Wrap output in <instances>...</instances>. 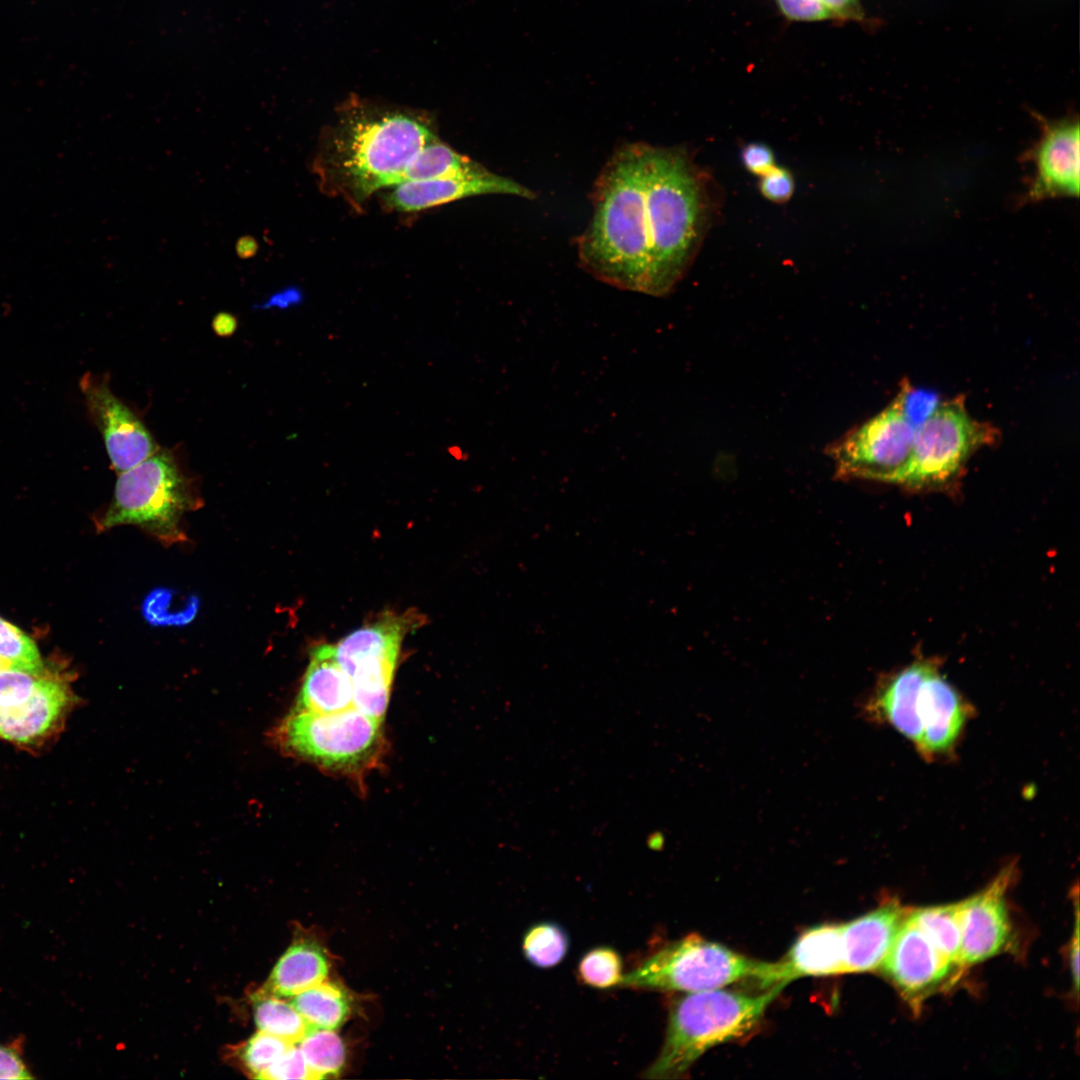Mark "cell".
<instances>
[{
	"mask_svg": "<svg viewBox=\"0 0 1080 1080\" xmlns=\"http://www.w3.org/2000/svg\"><path fill=\"white\" fill-rule=\"evenodd\" d=\"M1079 927H1078V905L1076 904V924L1074 932V942L1070 951L1071 971L1073 976L1074 986L1076 991L1079 987Z\"/></svg>",
	"mask_w": 1080,
	"mask_h": 1080,
	"instance_id": "cell-41",
	"label": "cell"
},
{
	"mask_svg": "<svg viewBox=\"0 0 1080 1080\" xmlns=\"http://www.w3.org/2000/svg\"><path fill=\"white\" fill-rule=\"evenodd\" d=\"M578 976L584 984L598 989L621 984L624 976L621 956L609 946L595 947L580 959Z\"/></svg>",
	"mask_w": 1080,
	"mask_h": 1080,
	"instance_id": "cell-27",
	"label": "cell"
},
{
	"mask_svg": "<svg viewBox=\"0 0 1080 1080\" xmlns=\"http://www.w3.org/2000/svg\"><path fill=\"white\" fill-rule=\"evenodd\" d=\"M46 670L28 671L17 668L0 670V710L25 701L37 688Z\"/></svg>",
	"mask_w": 1080,
	"mask_h": 1080,
	"instance_id": "cell-31",
	"label": "cell"
},
{
	"mask_svg": "<svg viewBox=\"0 0 1080 1080\" xmlns=\"http://www.w3.org/2000/svg\"><path fill=\"white\" fill-rule=\"evenodd\" d=\"M212 328L218 336H231L237 328V319L231 313L219 312L213 318Z\"/></svg>",
	"mask_w": 1080,
	"mask_h": 1080,
	"instance_id": "cell-40",
	"label": "cell"
},
{
	"mask_svg": "<svg viewBox=\"0 0 1080 1080\" xmlns=\"http://www.w3.org/2000/svg\"><path fill=\"white\" fill-rule=\"evenodd\" d=\"M410 614L385 612L334 645L335 658L349 676L353 705L383 721L401 642L415 622Z\"/></svg>",
	"mask_w": 1080,
	"mask_h": 1080,
	"instance_id": "cell-9",
	"label": "cell"
},
{
	"mask_svg": "<svg viewBox=\"0 0 1080 1080\" xmlns=\"http://www.w3.org/2000/svg\"><path fill=\"white\" fill-rule=\"evenodd\" d=\"M569 938L566 931L554 922H539L527 929L522 939L525 958L538 968H551L567 954Z\"/></svg>",
	"mask_w": 1080,
	"mask_h": 1080,
	"instance_id": "cell-26",
	"label": "cell"
},
{
	"mask_svg": "<svg viewBox=\"0 0 1080 1080\" xmlns=\"http://www.w3.org/2000/svg\"><path fill=\"white\" fill-rule=\"evenodd\" d=\"M198 600L193 596L179 597L167 589L153 591L145 599L143 612L154 625H178L189 623L197 612Z\"/></svg>",
	"mask_w": 1080,
	"mask_h": 1080,
	"instance_id": "cell-28",
	"label": "cell"
},
{
	"mask_svg": "<svg viewBox=\"0 0 1080 1080\" xmlns=\"http://www.w3.org/2000/svg\"><path fill=\"white\" fill-rule=\"evenodd\" d=\"M1039 137L1023 154L1032 176L1022 203L1079 194V121L1077 117L1048 120L1036 115Z\"/></svg>",
	"mask_w": 1080,
	"mask_h": 1080,
	"instance_id": "cell-11",
	"label": "cell"
},
{
	"mask_svg": "<svg viewBox=\"0 0 1080 1080\" xmlns=\"http://www.w3.org/2000/svg\"><path fill=\"white\" fill-rule=\"evenodd\" d=\"M747 979L766 989L780 985L777 962L758 961L698 935H688L650 954L624 974L621 985L693 993Z\"/></svg>",
	"mask_w": 1080,
	"mask_h": 1080,
	"instance_id": "cell-5",
	"label": "cell"
},
{
	"mask_svg": "<svg viewBox=\"0 0 1080 1080\" xmlns=\"http://www.w3.org/2000/svg\"><path fill=\"white\" fill-rule=\"evenodd\" d=\"M304 291L295 285H289L273 292L264 302L255 304V310H288L304 302Z\"/></svg>",
	"mask_w": 1080,
	"mask_h": 1080,
	"instance_id": "cell-38",
	"label": "cell"
},
{
	"mask_svg": "<svg viewBox=\"0 0 1080 1080\" xmlns=\"http://www.w3.org/2000/svg\"><path fill=\"white\" fill-rule=\"evenodd\" d=\"M863 712L895 728L922 757L933 760L952 751L972 708L936 664L916 661L881 681Z\"/></svg>",
	"mask_w": 1080,
	"mask_h": 1080,
	"instance_id": "cell-3",
	"label": "cell"
},
{
	"mask_svg": "<svg viewBox=\"0 0 1080 1080\" xmlns=\"http://www.w3.org/2000/svg\"><path fill=\"white\" fill-rule=\"evenodd\" d=\"M71 703L67 681L46 670L25 701L0 710V738L17 744L38 742L54 730Z\"/></svg>",
	"mask_w": 1080,
	"mask_h": 1080,
	"instance_id": "cell-16",
	"label": "cell"
},
{
	"mask_svg": "<svg viewBox=\"0 0 1080 1080\" xmlns=\"http://www.w3.org/2000/svg\"><path fill=\"white\" fill-rule=\"evenodd\" d=\"M957 967L908 911L881 969L906 999L915 1002L936 990Z\"/></svg>",
	"mask_w": 1080,
	"mask_h": 1080,
	"instance_id": "cell-14",
	"label": "cell"
},
{
	"mask_svg": "<svg viewBox=\"0 0 1080 1080\" xmlns=\"http://www.w3.org/2000/svg\"><path fill=\"white\" fill-rule=\"evenodd\" d=\"M760 178V192L766 199L784 203L792 197L794 179L787 169L776 165Z\"/></svg>",
	"mask_w": 1080,
	"mask_h": 1080,
	"instance_id": "cell-36",
	"label": "cell"
},
{
	"mask_svg": "<svg viewBox=\"0 0 1080 1080\" xmlns=\"http://www.w3.org/2000/svg\"><path fill=\"white\" fill-rule=\"evenodd\" d=\"M328 971L323 948L313 940H297L279 958L263 990L279 997H293L326 980Z\"/></svg>",
	"mask_w": 1080,
	"mask_h": 1080,
	"instance_id": "cell-20",
	"label": "cell"
},
{
	"mask_svg": "<svg viewBox=\"0 0 1080 1080\" xmlns=\"http://www.w3.org/2000/svg\"><path fill=\"white\" fill-rule=\"evenodd\" d=\"M235 251L237 256L241 259L252 258L258 252V242L251 235H243L237 239Z\"/></svg>",
	"mask_w": 1080,
	"mask_h": 1080,
	"instance_id": "cell-42",
	"label": "cell"
},
{
	"mask_svg": "<svg viewBox=\"0 0 1080 1080\" xmlns=\"http://www.w3.org/2000/svg\"><path fill=\"white\" fill-rule=\"evenodd\" d=\"M270 1080H315L300 1049L291 1045L280 1057L270 1064L258 1077Z\"/></svg>",
	"mask_w": 1080,
	"mask_h": 1080,
	"instance_id": "cell-33",
	"label": "cell"
},
{
	"mask_svg": "<svg viewBox=\"0 0 1080 1080\" xmlns=\"http://www.w3.org/2000/svg\"><path fill=\"white\" fill-rule=\"evenodd\" d=\"M487 171V168L458 153L437 137L423 146L413 157L402 172L398 185L478 175Z\"/></svg>",
	"mask_w": 1080,
	"mask_h": 1080,
	"instance_id": "cell-21",
	"label": "cell"
},
{
	"mask_svg": "<svg viewBox=\"0 0 1080 1080\" xmlns=\"http://www.w3.org/2000/svg\"><path fill=\"white\" fill-rule=\"evenodd\" d=\"M351 707H354L351 680L335 658L334 645L314 647L295 708L329 714Z\"/></svg>",
	"mask_w": 1080,
	"mask_h": 1080,
	"instance_id": "cell-19",
	"label": "cell"
},
{
	"mask_svg": "<svg viewBox=\"0 0 1080 1080\" xmlns=\"http://www.w3.org/2000/svg\"><path fill=\"white\" fill-rule=\"evenodd\" d=\"M0 658L10 667L41 671L44 665L34 641L0 616Z\"/></svg>",
	"mask_w": 1080,
	"mask_h": 1080,
	"instance_id": "cell-29",
	"label": "cell"
},
{
	"mask_svg": "<svg viewBox=\"0 0 1080 1080\" xmlns=\"http://www.w3.org/2000/svg\"><path fill=\"white\" fill-rule=\"evenodd\" d=\"M388 189L382 197L384 206L399 213L418 212L485 194L513 195L528 199L535 197L529 188L489 170L478 175L402 183Z\"/></svg>",
	"mask_w": 1080,
	"mask_h": 1080,
	"instance_id": "cell-15",
	"label": "cell"
},
{
	"mask_svg": "<svg viewBox=\"0 0 1080 1080\" xmlns=\"http://www.w3.org/2000/svg\"><path fill=\"white\" fill-rule=\"evenodd\" d=\"M3 668H12L5 661L0 658V670Z\"/></svg>",
	"mask_w": 1080,
	"mask_h": 1080,
	"instance_id": "cell-43",
	"label": "cell"
},
{
	"mask_svg": "<svg viewBox=\"0 0 1080 1080\" xmlns=\"http://www.w3.org/2000/svg\"><path fill=\"white\" fill-rule=\"evenodd\" d=\"M1015 874L1006 866L983 890L960 902L962 967L985 961L1010 942L1011 925L1005 894Z\"/></svg>",
	"mask_w": 1080,
	"mask_h": 1080,
	"instance_id": "cell-13",
	"label": "cell"
},
{
	"mask_svg": "<svg viewBox=\"0 0 1080 1080\" xmlns=\"http://www.w3.org/2000/svg\"><path fill=\"white\" fill-rule=\"evenodd\" d=\"M841 931L842 923H823L802 932L786 957L777 962L778 982L785 986L804 976L843 974Z\"/></svg>",
	"mask_w": 1080,
	"mask_h": 1080,
	"instance_id": "cell-18",
	"label": "cell"
},
{
	"mask_svg": "<svg viewBox=\"0 0 1080 1080\" xmlns=\"http://www.w3.org/2000/svg\"><path fill=\"white\" fill-rule=\"evenodd\" d=\"M997 436L998 431L992 425L969 415L961 396L940 402L915 430L911 465L904 485L933 488L949 483L977 449L991 445Z\"/></svg>",
	"mask_w": 1080,
	"mask_h": 1080,
	"instance_id": "cell-8",
	"label": "cell"
},
{
	"mask_svg": "<svg viewBox=\"0 0 1080 1080\" xmlns=\"http://www.w3.org/2000/svg\"><path fill=\"white\" fill-rule=\"evenodd\" d=\"M435 138L425 112L351 98L323 129L312 171L322 192L360 210L375 192L398 185L409 162Z\"/></svg>",
	"mask_w": 1080,
	"mask_h": 1080,
	"instance_id": "cell-2",
	"label": "cell"
},
{
	"mask_svg": "<svg viewBox=\"0 0 1080 1080\" xmlns=\"http://www.w3.org/2000/svg\"><path fill=\"white\" fill-rule=\"evenodd\" d=\"M835 16L836 20H852L863 22L865 15L860 5V0H819Z\"/></svg>",
	"mask_w": 1080,
	"mask_h": 1080,
	"instance_id": "cell-39",
	"label": "cell"
},
{
	"mask_svg": "<svg viewBox=\"0 0 1080 1080\" xmlns=\"http://www.w3.org/2000/svg\"><path fill=\"white\" fill-rule=\"evenodd\" d=\"M253 1010L259 1031L295 1044L310 1029L294 1005L265 990L253 997Z\"/></svg>",
	"mask_w": 1080,
	"mask_h": 1080,
	"instance_id": "cell-24",
	"label": "cell"
},
{
	"mask_svg": "<svg viewBox=\"0 0 1080 1080\" xmlns=\"http://www.w3.org/2000/svg\"><path fill=\"white\" fill-rule=\"evenodd\" d=\"M88 414L99 430L118 472L144 461L159 448L143 422L111 391L104 376L86 373L80 380Z\"/></svg>",
	"mask_w": 1080,
	"mask_h": 1080,
	"instance_id": "cell-12",
	"label": "cell"
},
{
	"mask_svg": "<svg viewBox=\"0 0 1080 1080\" xmlns=\"http://www.w3.org/2000/svg\"><path fill=\"white\" fill-rule=\"evenodd\" d=\"M782 15L791 21L814 22L836 20L833 13L819 0H775Z\"/></svg>",
	"mask_w": 1080,
	"mask_h": 1080,
	"instance_id": "cell-35",
	"label": "cell"
},
{
	"mask_svg": "<svg viewBox=\"0 0 1080 1080\" xmlns=\"http://www.w3.org/2000/svg\"><path fill=\"white\" fill-rule=\"evenodd\" d=\"M915 430L892 401L833 443L827 453L841 477L904 484L911 465Z\"/></svg>",
	"mask_w": 1080,
	"mask_h": 1080,
	"instance_id": "cell-10",
	"label": "cell"
},
{
	"mask_svg": "<svg viewBox=\"0 0 1080 1080\" xmlns=\"http://www.w3.org/2000/svg\"><path fill=\"white\" fill-rule=\"evenodd\" d=\"M195 504L187 480L173 456L158 450L119 473L114 497L99 528L137 525L168 544L184 540L180 521Z\"/></svg>",
	"mask_w": 1080,
	"mask_h": 1080,
	"instance_id": "cell-7",
	"label": "cell"
},
{
	"mask_svg": "<svg viewBox=\"0 0 1080 1080\" xmlns=\"http://www.w3.org/2000/svg\"><path fill=\"white\" fill-rule=\"evenodd\" d=\"M291 1003L308 1026L317 1029H337L350 1010L347 993L327 979L294 995Z\"/></svg>",
	"mask_w": 1080,
	"mask_h": 1080,
	"instance_id": "cell-22",
	"label": "cell"
},
{
	"mask_svg": "<svg viewBox=\"0 0 1080 1080\" xmlns=\"http://www.w3.org/2000/svg\"><path fill=\"white\" fill-rule=\"evenodd\" d=\"M298 1043L315 1080L335 1077L341 1072L345 1046L334 1030L310 1028Z\"/></svg>",
	"mask_w": 1080,
	"mask_h": 1080,
	"instance_id": "cell-25",
	"label": "cell"
},
{
	"mask_svg": "<svg viewBox=\"0 0 1080 1080\" xmlns=\"http://www.w3.org/2000/svg\"><path fill=\"white\" fill-rule=\"evenodd\" d=\"M23 1057V1040L15 1039L7 1044H0V1079H34Z\"/></svg>",
	"mask_w": 1080,
	"mask_h": 1080,
	"instance_id": "cell-34",
	"label": "cell"
},
{
	"mask_svg": "<svg viewBox=\"0 0 1080 1080\" xmlns=\"http://www.w3.org/2000/svg\"><path fill=\"white\" fill-rule=\"evenodd\" d=\"M382 721L355 707L329 713L295 708L275 728L283 752L346 776L373 768L383 750Z\"/></svg>",
	"mask_w": 1080,
	"mask_h": 1080,
	"instance_id": "cell-6",
	"label": "cell"
},
{
	"mask_svg": "<svg viewBox=\"0 0 1080 1080\" xmlns=\"http://www.w3.org/2000/svg\"><path fill=\"white\" fill-rule=\"evenodd\" d=\"M893 401L915 429L929 418L941 402L937 393L915 388L907 382L901 385Z\"/></svg>",
	"mask_w": 1080,
	"mask_h": 1080,
	"instance_id": "cell-32",
	"label": "cell"
},
{
	"mask_svg": "<svg viewBox=\"0 0 1080 1080\" xmlns=\"http://www.w3.org/2000/svg\"><path fill=\"white\" fill-rule=\"evenodd\" d=\"M910 914L940 952L961 968L960 902L917 908Z\"/></svg>",
	"mask_w": 1080,
	"mask_h": 1080,
	"instance_id": "cell-23",
	"label": "cell"
},
{
	"mask_svg": "<svg viewBox=\"0 0 1080 1080\" xmlns=\"http://www.w3.org/2000/svg\"><path fill=\"white\" fill-rule=\"evenodd\" d=\"M907 912L896 902H891L842 923L844 973L881 968Z\"/></svg>",
	"mask_w": 1080,
	"mask_h": 1080,
	"instance_id": "cell-17",
	"label": "cell"
},
{
	"mask_svg": "<svg viewBox=\"0 0 1080 1080\" xmlns=\"http://www.w3.org/2000/svg\"><path fill=\"white\" fill-rule=\"evenodd\" d=\"M579 264L600 281L669 293L692 263L712 215L710 179L686 147L620 145L594 182Z\"/></svg>",
	"mask_w": 1080,
	"mask_h": 1080,
	"instance_id": "cell-1",
	"label": "cell"
},
{
	"mask_svg": "<svg viewBox=\"0 0 1080 1080\" xmlns=\"http://www.w3.org/2000/svg\"><path fill=\"white\" fill-rule=\"evenodd\" d=\"M742 161L749 172L759 177L776 166L772 150L762 143L746 145L742 151Z\"/></svg>",
	"mask_w": 1080,
	"mask_h": 1080,
	"instance_id": "cell-37",
	"label": "cell"
},
{
	"mask_svg": "<svg viewBox=\"0 0 1080 1080\" xmlns=\"http://www.w3.org/2000/svg\"><path fill=\"white\" fill-rule=\"evenodd\" d=\"M783 988L757 994L718 988L679 998L670 1008L660 1053L643 1077L680 1078L709 1049L746 1037Z\"/></svg>",
	"mask_w": 1080,
	"mask_h": 1080,
	"instance_id": "cell-4",
	"label": "cell"
},
{
	"mask_svg": "<svg viewBox=\"0 0 1080 1080\" xmlns=\"http://www.w3.org/2000/svg\"><path fill=\"white\" fill-rule=\"evenodd\" d=\"M291 1045L284 1039L258 1030L240 1049V1059L246 1069L258 1078Z\"/></svg>",
	"mask_w": 1080,
	"mask_h": 1080,
	"instance_id": "cell-30",
	"label": "cell"
}]
</instances>
